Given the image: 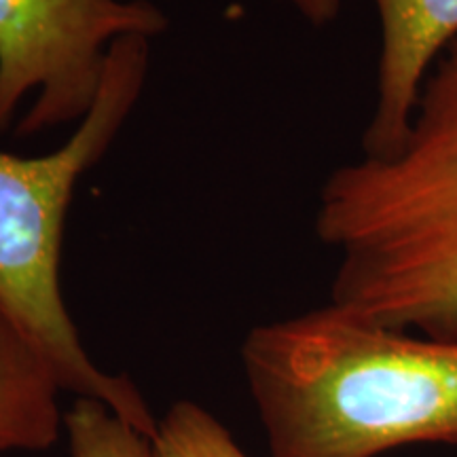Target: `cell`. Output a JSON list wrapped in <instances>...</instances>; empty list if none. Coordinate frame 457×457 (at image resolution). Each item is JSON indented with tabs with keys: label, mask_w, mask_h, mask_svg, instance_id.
<instances>
[{
	"label": "cell",
	"mask_w": 457,
	"mask_h": 457,
	"mask_svg": "<svg viewBox=\"0 0 457 457\" xmlns=\"http://www.w3.org/2000/svg\"><path fill=\"white\" fill-rule=\"evenodd\" d=\"M64 428L72 457H155L151 438L96 398L74 400Z\"/></svg>",
	"instance_id": "7"
},
{
	"label": "cell",
	"mask_w": 457,
	"mask_h": 457,
	"mask_svg": "<svg viewBox=\"0 0 457 457\" xmlns=\"http://www.w3.org/2000/svg\"><path fill=\"white\" fill-rule=\"evenodd\" d=\"M290 4L296 13L305 17L312 26H327L337 20L341 11V0H278Z\"/></svg>",
	"instance_id": "9"
},
{
	"label": "cell",
	"mask_w": 457,
	"mask_h": 457,
	"mask_svg": "<svg viewBox=\"0 0 457 457\" xmlns=\"http://www.w3.org/2000/svg\"><path fill=\"white\" fill-rule=\"evenodd\" d=\"M381 49L377 104L364 131V155L384 157L407 136L426 77L457 38V0H373Z\"/></svg>",
	"instance_id": "5"
},
{
	"label": "cell",
	"mask_w": 457,
	"mask_h": 457,
	"mask_svg": "<svg viewBox=\"0 0 457 457\" xmlns=\"http://www.w3.org/2000/svg\"><path fill=\"white\" fill-rule=\"evenodd\" d=\"M155 457H248L225 426L204 407L180 400L157 420Z\"/></svg>",
	"instance_id": "8"
},
{
	"label": "cell",
	"mask_w": 457,
	"mask_h": 457,
	"mask_svg": "<svg viewBox=\"0 0 457 457\" xmlns=\"http://www.w3.org/2000/svg\"><path fill=\"white\" fill-rule=\"evenodd\" d=\"M148 60L151 38L117 41L108 51L98 100L64 145L38 157L0 151V312L43 353L62 390L100 400L153 438L157 420L138 387L125 375L100 370L83 347L60 278L74 191L138 104Z\"/></svg>",
	"instance_id": "3"
},
{
	"label": "cell",
	"mask_w": 457,
	"mask_h": 457,
	"mask_svg": "<svg viewBox=\"0 0 457 457\" xmlns=\"http://www.w3.org/2000/svg\"><path fill=\"white\" fill-rule=\"evenodd\" d=\"M60 390L43 353L0 312V453L45 451L57 441Z\"/></svg>",
	"instance_id": "6"
},
{
	"label": "cell",
	"mask_w": 457,
	"mask_h": 457,
	"mask_svg": "<svg viewBox=\"0 0 457 457\" xmlns=\"http://www.w3.org/2000/svg\"><path fill=\"white\" fill-rule=\"evenodd\" d=\"M316 236L341 256L330 305L457 339V38L426 77L396 151L328 176Z\"/></svg>",
	"instance_id": "2"
},
{
	"label": "cell",
	"mask_w": 457,
	"mask_h": 457,
	"mask_svg": "<svg viewBox=\"0 0 457 457\" xmlns=\"http://www.w3.org/2000/svg\"><path fill=\"white\" fill-rule=\"evenodd\" d=\"M170 20L148 0H0V131L32 98L17 136L81 123L98 100L108 51L155 38Z\"/></svg>",
	"instance_id": "4"
},
{
	"label": "cell",
	"mask_w": 457,
	"mask_h": 457,
	"mask_svg": "<svg viewBox=\"0 0 457 457\" xmlns=\"http://www.w3.org/2000/svg\"><path fill=\"white\" fill-rule=\"evenodd\" d=\"M242 364L271 457L457 445V339H417L328 303L250 330Z\"/></svg>",
	"instance_id": "1"
}]
</instances>
